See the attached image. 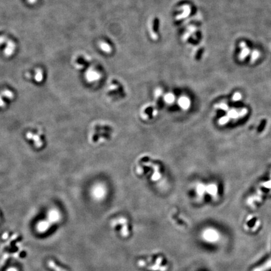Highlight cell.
Here are the masks:
<instances>
[{
    "mask_svg": "<svg viewBox=\"0 0 271 271\" xmlns=\"http://www.w3.org/2000/svg\"><path fill=\"white\" fill-rule=\"evenodd\" d=\"M36 80L37 82H41L43 79V74L41 70L39 69L36 71V76L35 77Z\"/></svg>",
    "mask_w": 271,
    "mask_h": 271,
    "instance_id": "5b68a950",
    "label": "cell"
},
{
    "mask_svg": "<svg viewBox=\"0 0 271 271\" xmlns=\"http://www.w3.org/2000/svg\"><path fill=\"white\" fill-rule=\"evenodd\" d=\"M241 47L242 49V51L241 52V53L240 54L239 58L241 60H243L247 56V55L249 53L250 51L248 48L247 47L246 44L244 42H242L241 43Z\"/></svg>",
    "mask_w": 271,
    "mask_h": 271,
    "instance_id": "7a4b0ae2",
    "label": "cell"
},
{
    "mask_svg": "<svg viewBox=\"0 0 271 271\" xmlns=\"http://www.w3.org/2000/svg\"><path fill=\"white\" fill-rule=\"evenodd\" d=\"M241 99V94L239 93H235L234 95V97H233V100H234V101H239V99Z\"/></svg>",
    "mask_w": 271,
    "mask_h": 271,
    "instance_id": "30bf717a",
    "label": "cell"
},
{
    "mask_svg": "<svg viewBox=\"0 0 271 271\" xmlns=\"http://www.w3.org/2000/svg\"><path fill=\"white\" fill-rule=\"evenodd\" d=\"M262 186L266 188H271V180L262 183Z\"/></svg>",
    "mask_w": 271,
    "mask_h": 271,
    "instance_id": "9c48e42d",
    "label": "cell"
},
{
    "mask_svg": "<svg viewBox=\"0 0 271 271\" xmlns=\"http://www.w3.org/2000/svg\"><path fill=\"white\" fill-rule=\"evenodd\" d=\"M27 1H28L30 4H33V3H36V0H27Z\"/></svg>",
    "mask_w": 271,
    "mask_h": 271,
    "instance_id": "8fae6325",
    "label": "cell"
},
{
    "mask_svg": "<svg viewBox=\"0 0 271 271\" xmlns=\"http://www.w3.org/2000/svg\"><path fill=\"white\" fill-rule=\"evenodd\" d=\"M207 191L212 195H216L217 193V188L215 184H211L207 188Z\"/></svg>",
    "mask_w": 271,
    "mask_h": 271,
    "instance_id": "277c9868",
    "label": "cell"
},
{
    "mask_svg": "<svg viewBox=\"0 0 271 271\" xmlns=\"http://www.w3.org/2000/svg\"><path fill=\"white\" fill-rule=\"evenodd\" d=\"M216 107H220V109H223V110H224V111H227L228 109V106H227V105L224 104H219V105H217V106H216Z\"/></svg>",
    "mask_w": 271,
    "mask_h": 271,
    "instance_id": "ba28073f",
    "label": "cell"
},
{
    "mask_svg": "<svg viewBox=\"0 0 271 271\" xmlns=\"http://www.w3.org/2000/svg\"><path fill=\"white\" fill-rule=\"evenodd\" d=\"M229 119L230 118L228 117V116H225V117L222 118L218 121L219 124H220V125H224V124H226V123H227L228 122Z\"/></svg>",
    "mask_w": 271,
    "mask_h": 271,
    "instance_id": "8992f818",
    "label": "cell"
},
{
    "mask_svg": "<svg viewBox=\"0 0 271 271\" xmlns=\"http://www.w3.org/2000/svg\"><path fill=\"white\" fill-rule=\"evenodd\" d=\"M179 105L181 108L183 109H187L189 108L190 105V101L189 99L187 97H182L179 100Z\"/></svg>",
    "mask_w": 271,
    "mask_h": 271,
    "instance_id": "6da1fadb",
    "label": "cell"
},
{
    "mask_svg": "<svg viewBox=\"0 0 271 271\" xmlns=\"http://www.w3.org/2000/svg\"><path fill=\"white\" fill-rule=\"evenodd\" d=\"M259 52L257 50H254L252 52V61H255L256 59H258V57H259Z\"/></svg>",
    "mask_w": 271,
    "mask_h": 271,
    "instance_id": "52a82bcc",
    "label": "cell"
},
{
    "mask_svg": "<svg viewBox=\"0 0 271 271\" xmlns=\"http://www.w3.org/2000/svg\"><path fill=\"white\" fill-rule=\"evenodd\" d=\"M48 265H49V267H50V268L54 270L55 271H67L58 266L57 264L53 261V260H49V262H48Z\"/></svg>",
    "mask_w": 271,
    "mask_h": 271,
    "instance_id": "3957f363",
    "label": "cell"
}]
</instances>
